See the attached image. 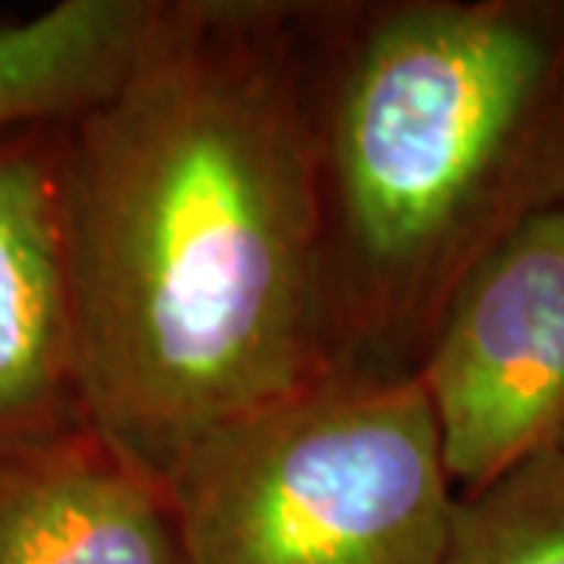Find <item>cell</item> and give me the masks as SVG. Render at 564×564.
I'll use <instances>...</instances> for the list:
<instances>
[{
  "label": "cell",
  "mask_w": 564,
  "mask_h": 564,
  "mask_svg": "<svg viewBox=\"0 0 564 564\" xmlns=\"http://www.w3.org/2000/svg\"><path fill=\"white\" fill-rule=\"evenodd\" d=\"M188 564H436L455 505L414 377L333 370L170 474Z\"/></svg>",
  "instance_id": "cell-3"
},
{
  "label": "cell",
  "mask_w": 564,
  "mask_h": 564,
  "mask_svg": "<svg viewBox=\"0 0 564 564\" xmlns=\"http://www.w3.org/2000/svg\"><path fill=\"white\" fill-rule=\"evenodd\" d=\"M436 564H564V445L455 496Z\"/></svg>",
  "instance_id": "cell-8"
},
{
  "label": "cell",
  "mask_w": 564,
  "mask_h": 564,
  "mask_svg": "<svg viewBox=\"0 0 564 564\" xmlns=\"http://www.w3.org/2000/svg\"><path fill=\"white\" fill-rule=\"evenodd\" d=\"M0 564H188L170 484L82 423L0 452Z\"/></svg>",
  "instance_id": "cell-6"
},
{
  "label": "cell",
  "mask_w": 564,
  "mask_h": 564,
  "mask_svg": "<svg viewBox=\"0 0 564 564\" xmlns=\"http://www.w3.org/2000/svg\"><path fill=\"white\" fill-rule=\"evenodd\" d=\"M336 370L414 377L448 299L564 204V0H311Z\"/></svg>",
  "instance_id": "cell-2"
},
{
  "label": "cell",
  "mask_w": 564,
  "mask_h": 564,
  "mask_svg": "<svg viewBox=\"0 0 564 564\" xmlns=\"http://www.w3.org/2000/svg\"><path fill=\"white\" fill-rule=\"evenodd\" d=\"M455 496L564 445V204L521 223L448 299L414 367Z\"/></svg>",
  "instance_id": "cell-4"
},
{
  "label": "cell",
  "mask_w": 564,
  "mask_h": 564,
  "mask_svg": "<svg viewBox=\"0 0 564 564\" xmlns=\"http://www.w3.org/2000/svg\"><path fill=\"white\" fill-rule=\"evenodd\" d=\"M66 126L0 132V452L88 423Z\"/></svg>",
  "instance_id": "cell-5"
},
{
  "label": "cell",
  "mask_w": 564,
  "mask_h": 564,
  "mask_svg": "<svg viewBox=\"0 0 564 564\" xmlns=\"http://www.w3.org/2000/svg\"><path fill=\"white\" fill-rule=\"evenodd\" d=\"M161 0H57L0 25V132L73 122L126 79Z\"/></svg>",
  "instance_id": "cell-7"
},
{
  "label": "cell",
  "mask_w": 564,
  "mask_h": 564,
  "mask_svg": "<svg viewBox=\"0 0 564 564\" xmlns=\"http://www.w3.org/2000/svg\"><path fill=\"white\" fill-rule=\"evenodd\" d=\"M66 214L88 423L163 480L333 373L311 0H161L66 126Z\"/></svg>",
  "instance_id": "cell-1"
}]
</instances>
